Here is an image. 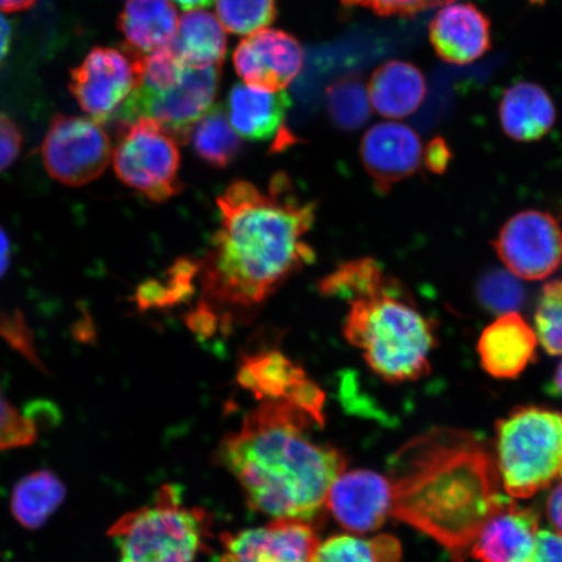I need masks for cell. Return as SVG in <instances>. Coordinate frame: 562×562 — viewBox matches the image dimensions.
I'll return each instance as SVG.
<instances>
[{"label":"cell","instance_id":"obj_1","mask_svg":"<svg viewBox=\"0 0 562 562\" xmlns=\"http://www.w3.org/2000/svg\"><path fill=\"white\" fill-rule=\"evenodd\" d=\"M220 228L199 262L200 306L220 326L251 314L294 273L314 261L305 241L315 203L302 201L288 176H273L269 192L249 181L232 182L220 199Z\"/></svg>","mask_w":562,"mask_h":562},{"label":"cell","instance_id":"obj_2","mask_svg":"<svg viewBox=\"0 0 562 562\" xmlns=\"http://www.w3.org/2000/svg\"><path fill=\"white\" fill-rule=\"evenodd\" d=\"M391 516L432 538L463 562L488 519L509 498L501 473L476 435L434 428L393 459Z\"/></svg>","mask_w":562,"mask_h":562},{"label":"cell","instance_id":"obj_3","mask_svg":"<svg viewBox=\"0 0 562 562\" xmlns=\"http://www.w3.org/2000/svg\"><path fill=\"white\" fill-rule=\"evenodd\" d=\"M314 424L323 422L291 400L262 402L240 430L223 440L221 459L251 508L273 519L308 524L327 509L329 490L346 460L308 437Z\"/></svg>","mask_w":562,"mask_h":562},{"label":"cell","instance_id":"obj_4","mask_svg":"<svg viewBox=\"0 0 562 562\" xmlns=\"http://www.w3.org/2000/svg\"><path fill=\"white\" fill-rule=\"evenodd\" d=\"M319 292L348 302L344 336L383 381L414 382L430 372L437 347L432 322L375 259L340 265L321 281Z\"/></svg>","mask_w":562,"mask_h":562},{"label":"cell","instance_id":"obj_5","mask_svg":"<svg viewBox=\"0 0 562 562\" xmlns=\"http://www.w3.org/2000/svg\"><path fill=\"white\" fill-rule=\"evenodd\" d=\"M497 469L512 497L529 498L562 480V416L521 406L496 425Z\"/></svg>","mask_w":562,"mask_h":562},{"label":"cell","instance_id":"obj_6","mask_svg":"<svg viewBox=\"0 0 562 562\" xmlns=\"http://www.w3.org/2000/svg\"><path fill=\"white\" fill-rule=\"evenodd\" d=\"M203 524L202 513L187 508L180 490L166 484L153 505L126 513L108 536L121 553L117 562H194Z\"/></svg>","mask_w":562,"mask_h":562},{"label":"cell","instance_id":"obj_7","mask_svg":"<svg viewBox=\"0 0 562 562\" xmlns=\"http://www.w3.org/2000/svg\"><path fill=\"white\" fill-rule=\"evenodd\" d=\"M178 139L151 119L121 125L114 168L123 184L154 202L182 191Z\"/></svg>","mask_w":562,"mask_h":562},{"label":"cell","instance_id":"obj_8","mask_svg":"<svg viewBox=\"0 0 562 562\" xmlns=\"http://www.w3.org/2000/svg\"><path fill=\"white\" fill-rule=\"evenodd\" d=\"M221 75V66H187L172 88L161 91L136 88L116 117L122 124L151 119L180 143H189L195 124L213 108Z\"/></svg>","mask_w":562,"mask_h":562},{"label":"cell","instance_id":"obj_9","mask_svg":"<svg viewBox=\"0 0 562 562\" xmlns=\"http://www.w3.org/2000/svg\"><path fill=\"white\" fill-rule=\"evenodd\" d=\"M112 144L108 132L93 119L56 115L42 144V160L60 184L82 187L109 167Z\"/></svg>","mask_w":562,"mask_h":562},{"label":"cell","instance_id":"obj_10","mask_svg":"<svg viewBox=\"0 0 562 562\" xmlns=\"http://www.w3.org/2000/svg\"><path fill=\"white\" fill-rule=\"evenodd\" d=\"M144 54L128 45L122 50L97 47L70 74L69 89L80 108L98 123L116 117L139 86Z\"/></svg>","mask_w":562,"mask_h":562},{"label":"cell","instance_id":"obj_11","mask_svg":"<svg viewBox=\"0 0 562 562\" xmlns=\"http://www.w3.org/2000/svg\"><path fill=\"white\" fill-rule=\"evenodd\" d=\"M492 245L507 270L521 280H544L562 262V228L546 211L526 210L512 216Z\"/></svg>","mask_w":562,"mask_h":562},{"label":"cell","instance_id":"obj_12","mask_svg":"<svg viewBox=\"0 0 562 562\" xmlns=\"http://www.w3.org/2000/svg\"><path fill=\"white\" fill-rule=\"evenodd\" d=\"M237 379L245 390L262 402L291 400L313 414L323 412L325 395L319 386L279 350H258L246 355Z\"/></svg>","mask_w":562,"mask_h":562},{"label":"cell","instance_id":"obj_13","mask_svg":"<svg viewBox=\"0 0 562 562\" xmlns=\"http://www.w3.org/2000/svg\"><path fill=\"white\" fill-rule=\"evenodd\" d=\"M222 562H313L321 540L312 524L273 519L257 529L223 537Z\"/></svg>","mask_w":562,"mask_h":562},{"label":"cell","instance_id":"obj_14","mask_svg":"<svg viewBox=\"0 0 562 562\" xmlns=\"http://www.w3.org/2000/svg\"><path fill=\"white\" fill-rule=\"evenodd\" d=\"M234 63L237 74L250 87L279 91L299 76L304 53L291 34L262 30L238 44Z\"/></svg>","mask_w":562,"mask_h":562},{"label":"cell","instance_id":"obj_15","mask_svg":"<svg viewBox=\"0 0 562 562\" xmlns=\"http://www.w3.org/2000/svg\"><path fill=\"white\" fill-rule=\"evenodd\" d=\"M364 170L374 180L378 192L386 194L411 178L424 161V146L418 133L402 123L386 122L372 126L361 143Z\"/></svg>","mask_w":562,"mask_h":562},{"label":"cell","instance_id":"obj_16","mask_svg":"<svg viewBox=\"0 0 562 562\" xmlns=\"http://www.w3.org/2000/svg\"><path fill=\"white\" fill-rule=\"evenodd\" d=\"M327 509L348 531L370 532L381 529L391 516V481L371 470L344 472L329 490Z\"/></svg>","mask_w":562,"mask_h":562},{"label":"cell","instance_id":"obj_17","mask_svg":"<svg viewBox=\"0 0 562 562\" xmlns=\"http://www.w3.org/2000/svg\"><path fill=\"white\" fill-rule=\"evenodd\" d=\"M430 41L439 58L470 65L491 48V21L472 3L442 5L430 24Z\"/></svg>","mask_w":562,"mask_h":562},{"label":"cell","instance_id":"obj_18","mask_svg":"<svg viewBox=\"0 0 562 562\" xmlns=\"http://www.w3.org/2000/svg\"><path fill=\"white\" fill-rule=\"evenodd\" d=\"M538 344L536 329L522 315H498L477 341L481 367L492 378L516 379L536 361Z\"/></svg>","mask_w":562,"mask_h":562},{"label":"cell","instance_id":"obj_19","mask_svg":"<svg viewBox=\"0 0 562 562\" xmlns=\"http://www.w3.org/2000/svg\"><path fill=\"white\" fill-rule=\"evenodd\" d=\"M538 522L536 510L510 501L483 526L470 552L481 562H531Z\"/></svg>","mask_w":562,"mask_h":562},{"label":"cell","instance_id":"obj_20","mask_svg":"<svg viewBox=\"0 0 562 562\" xmlns=\"http://www.w3.org/2000/svg\"><path fill=\"white\" fill-rule=\"evenodd\" d=\"M498 117L505 135L519 143H531L553 128L558 111L543 87L521 81L504 91Z\"/></svg>","mask_w":562,"mask_h":562},{"label":"cell","instance_id":"obj_21","mask_svg":"<svg viewBox=\"0 0 562 562\" xmlns=\"http://www.w3.org/2000/svg\"><path fill=\"white\" fill-rule=\"evenodd\" d=\"M292 105L284 90L273 91L237 83L228 97L229 121L244 138L266 140L281 133Z\"/></svg>","mask_w":562,"mask_h":562},{"label":"cell","instance_id":"obj_22","mask_svg":"<svg viewBox=\"0 0 562 562\" xmlns=\"http://www.w3.org/2000/svg\"><path fill=\"white\" fill-rule=\"evenodd\" d=\"M369 95L379 115L403 119L414 114L424 103L427 83L422 70L412 63L392 60L372 74Z\"/></svg>","mask_w":562,"mask_h":562},{"label":"cell","instance_id":"obj_23","mask_svg":"<svg viewBox=\"0 0 562 562\" xmlns=\"http://www.w3.org/2000/svg\"><path fill=\"white\" fill-rule=\"evenodd\" d=\"M128 46L150 54L170 45L179 30V16L170 0H131L117 20Z\"/></svg>","mask_w":562,"mask_h":562},{"label":"cell","instance_id":"obj_24","mask_svg":"<svg viewBox=\"0 0 562 562\" xmlns=\"http://www.w3.org/2000/svg\"><path fill=\"white\" fill-rule=\"evenodd\" d=\"M171 47L187 66H221L227 55V37L213 13L191 11L179 21Z\"/></svg>","mask_w":562,"mask_h":562},{"label":"cell","instance_id":"obj_25","mask_svg":"<svg viewBox=\"0 0 562 562\" xmlns=\"http://www.w3.org/2000/svg\"><path fill=\"white\" fill-rule=\"evenodd\" d=\"M66 486L50 470H37L21 477L13 487L11 513L26 530H38L66 498Z\"/></svg>","mask_w":562,"mask_h":562},{"label":"cell","instance_id":"obj_26","mask_svg":"<svg viewBox=\"0 0 562 562\" xmlns=\"http://www.w3.org/2000/svg\"><path fill=\"white\" fill-rule=\"evenodd\" d=\"M189 140L196 156L215 168L228 167L243 149V140L227 121L222 104L213 105L195 124Z\"/></svg>","mask_w":562,"mask_h":562},{"label":"cell","instance_id":"obj_27","mask_svg":"<svg viewBox=\"0 0 562 562\" xmlns=\"http://www.w3.org/2000/svg\"><path fill=\"white\" fill-rule=\"evenodd\" d=\"M327 109L336 126L344 131L362 128L371 117L369 88L363 77L349 74L327 89Z\"/></svg>","mask_w":562,"mask_h":562},{"label":"cell","instance_id":"obj_28","mask_svg":"<svg viewBox=\"0 0 562 562\" xmlns=\"http://www.w3.org/2000/svg\"><path fill=\"white\" fill-rule=\"evenodd\" d=\"M400 557L402 548L389 536L370 540L336 536L321 542L313 562H397Z\"/></svg>","mask_w":562,"mask_h":562},{"label":"cell","instance_id":"obj_29","mask_svg":"<svg viewBox=\"0 0 562 562\" xmlns=\"http://www.w3.org/2000/svg\"><path fill=\"white\" fill-rule=\"evenodd\" d=\"M199 277V262L178 261L167 272L164 281H146L138 288L137 302L140 308L168 307L179 304L194 291L193 280Z\"/></svg>","mask_w":562,"mask_h":562},{"label":"cell","instance_id":"obj_30","mask_svg":"<svg viewBox=\"0 0 562 562\" xmlns=\"http://www.w3.org/2000/svg\"><path fill=\"white\" fill-rule=\"evenodd\" d=\"M216 13L229 33L252 34L277 18L276 0H217Z\"/></svg>","mask_w":562,"mask_h":562},{"label":"cell","instance_id":"obj_31","mask_svg":"<svg viewBox=\"0 0 562 562\" xmlns=\"http://www.w3.org/2000/svg\"><path fill=\"white\" fill-rule=\"evenodd\" d=\"M476 296L488 312L503 315L516 313L524 305L526 292L521 279L508 270L494 269L481 278Z\"/></svg>","mask_w":562,"mask_h":562},{"label":"cell","instance_id":"obj_32","mask_svg":"<svg viewBox=\"0 0 562 562\" xmlns=\"http://www.w3.org/2000/svg\"><path fill=\"white\" fill-rule=\"evenodd\" d=\"M536 333L548 355L562 356V279L546 284L540 294Z\"/></svg>","mask_w":562,"mask_h":562},{"label":"cell","instance_id":"obj_33","mask_svg":"<svg viewBox=\"0 0 562 562\" xmlns=\"http://www.w3.org/2000/svg\"><path fill=\"white\" fill-rule=\"evenodd\" d=\"M37 438L38 428L35 422L21 414L0 386V452L32 446Z\"/></svg>","mask_w":562,"mask_h":562},{"label":"cell","instance_id":"obj_34","mask_svg":"<svg viewBox=\"0 0 562 562\" xmlns=\"http://www.w3.org/2000/svg\"><path fill=\"white\" fill-rule=\"evenodd\" d=\"M346 7H363L381 16L409 18L426 10L452 3L453 0H341Z\"/></svg>","mask_w":562,"mask_h":562},{"label":"cell","instance_id":"obj_35","mask_svg":"<svg viewBox=\"0 0 562 562\" xmlns=\"http://www.w3.org/2000/svg\"><path fill=\"white\" fill-rule=\"evenodd\" d=\"M23 147V135L12 119L0 112V172L15 164Z\"/></svg>","mask_w":562,"mask_h":562},{"label":"cell","instance_id":"obj_36","mask_svg":"<svg viewBox=\"0 0 562 562\" xmlns=\"http://www.w3.org/2000/svg\"><path fill=\"white\" fill-rule=\"evenodd\" d=\"M531 562H562V533L539 530Z\"/></svg>","mask_w":562,"mask_h":562},{"label":"cell","instance_id":"obj_37","mask_svg":"<svg viewBox=\"0 0 562 562\" xmlns=\"http://www.w3.org/2000/svg\"><path fill=\"white\" fill-rule=\"evenodd\" d=\"M453 158L451 147L442 137H435L424 149V164L428 171L435 175H441L447 171L449 164Z\"/></svg>","mask_w":562,"mask_h":562},{"label":"cell","instance_id":"obj_38","mask_svg":"<svg viewBox=\"0 0 562 562\" xmlns=\"http://www.w3.org/2000/svg\"><path fill=\"white\" fill-rule=\"evenodd\" d=\"M547 516L554 530L562 533V481L553 488L547 501Z\"/></svg>","mask_w":562,"mask_h":562},{"label":"cell","instance_id":"obj_39","mask_svg":"<svg viewBox=\"0 0 562 562\" xmlns=\"http://www.w3.org/2000/svg\"><path fill=\"white\" fill-rule=\"evenodd\" d=\"M11 265V243L5 231L0 227V279H2Z\"/></svg>","mask_w":562,"mask_h":562},{"label":"cell","instance_id":"obj_40","mask_svg":"<svg viewBox=\"0 0 562 562\" xmlns=\"http://www.w3.org/2000/svg\"><path fill=\"white\" fill-rule=\"evenodd\" d=\"M11 40L12 31L9 21L0 15V66L10 53Z\"/></svg>","mask_w":562,"mask_h":562},{"label":"cell","instance_id":"obj_41","mask_svg":"<svg viewBox=\"0 0 562 562\" xmlns=\"http://www.w3.org/2000/svg\"><path fill=\"white\" fill-rule=\"evenodd\" d=\"M37 0H0V11L19 12L32 9Z\"/></svg>","mask_w":562,"mask_h":562},{"label":"cell","instance_id":"obj_42","mask_svg":"<svg viewBox=\"0 0 562 562\" xmlns=\"http://www.w3.org/2000/svg\"><path fill=\"white\" fill-rule=\"evenodd\" d=\"M173 2L179 4L182 10L189 11L210 7L214 3V0H173Z\"/></svg>","mask_w":562,"mask_h":562},{"label":"cell","instance_id":"obj_43","mask_svg":"<svg viewBox=\"0 0 562 562\" xmlns=\"http://www.w3.org/2000/svg\"><path fill=\"white\" fill-rule=\"evenodd\" d=\"M551 393L562 398V362L559 364L551 383Z\"/></svg>","mask_w":562,"mask_h":562}]
</instances>
